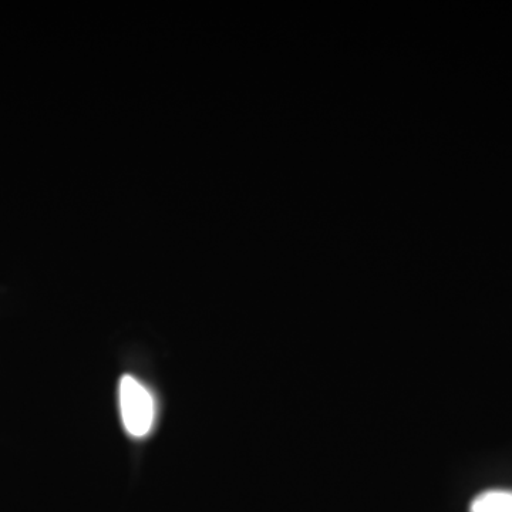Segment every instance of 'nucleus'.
Segmentation results:
<instances>
[{"label":"nucleus","mask_w":512,"mask_h":512,"mask_svg":"<svg viewBox=\"0 0 512 512\" xmlns=\"http://www.w3.org/2000/svg\"><path fill=\"white\" fill-rule=\"evenodd\" d=\"M119 402L127 433L136 439L146 437L156 421V402L150 390L136 377L124 376L120 383Z\"/></svg>","instance_id":"1"},{"label":"nucleus","mask_w":512,"mask_h":512,"mask_svg":"<svg viewBox=\"0 0 512 512\" xmlns=\"http://www.w3.org/2000/svg\"><path fill=\"white\" fill-rule=\"evenodd\" d=\"M470 512H512V491L493 490L478 495Z\"/></svg>","instance_id":"2"}]
</instances>
